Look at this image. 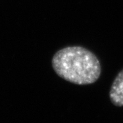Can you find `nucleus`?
<instances>
[{
  "label": "nucleus",
  "instance_id": "f257e3e1",
  "mask_svg": "<svg viewBox=\"0 0 123 123\" xmlns=\"http://www.w3.org/2000/svg\"><path fill=\"white\" fill-rule=\"evenodd\" d=\"M51 64L59 77L77 85L93 84L101 73V64L97 56L80 46L66 47L57 51Z\"/></svg>",
  "mask_w": 123,
  "mask_h": 123
},
{
  "label": "nucleus",
  "instance_id": "f03ea898",
  "mask_svg": "<svg viewBox=\"0 0 123 123\" xmlns=\"http://www.w3.org/2000/svg\"><path fill=\"white\" fill-rule=\"evenodd\" d=\"M110 97L116 106H123V69L116 77L110 89Z\"/></svg>",
  "mask_w": 123,
  "mask_h": 123
}]
</instances>
